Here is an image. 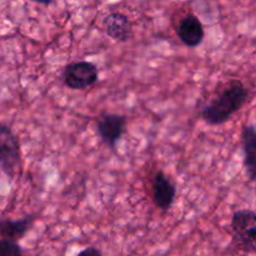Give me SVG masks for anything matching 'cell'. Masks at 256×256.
Instances as JSON below:
<instances>
[{
    "mask_svg": "<svg viewBox=\"0 0 256 256\" xmlns=\"http://www.w3.org/2000/svg\"><path fill=\"white\" fill-rule=\"evenodd\" d=\"M249 96L250 92L244 82L239 79H232L216 98L202 108V120L212 126L225 124L244 108Z\"/></svg>",
    "mask_w": 256,
    "mask_h": 256,
    "instance_id": "obj_1",
    "label": "cell"
},
{
    "mask_svg": "<svg viewBox=\"0 0 256 256\" xmlns=\"http://www.w3.org/2000/svg\"><path fill=\"white\" fill-rule=\"evenodd\" d=\"M232 242L246 254L256 250V214L252 209H240L232 218Z\"/></svg>",
    "mask_w": 256,
    "mask_h": 256,
    "instance_id": "obj_2",
    "label": "cell"
},
{
    "mask_svg": "<svg viewBox=\"0 0 256 256\" xmlns=\"http://www.w3.org/2000/svg\"><path fill=\"white\" fill-rule=\"evenodd\" d=\"M22 166V150L16 135L8 125L0 122V168L14 179Z\"/></svg>",
    "mask_w": 256,
    "mask_h": 256,
    "instance_id": "obj_3",
    "label": "cell"
},
{
    "mask_svg": "<svg viewBox=\"0 0 256 256\" xmlns=\"http://www.w3.org/2000/svg\"><path fill=\"white\" fill-rule=\"evenodd\" d=\"M62 80L69 89L84 90L99 80V69L86 60L70 62L64 68Z\"/></svg>",
    "mask_w": 256,
    "mask_h": 256,
    "instance_id": "obj_4",
    "label": "cell"
},
{
    "mask_svg": "<svg viewBox=\"0 0 256 256\" xmlns=\"http://www.w3.org/2000/svg\"><path fill=\"white\" fill-rule=\"evenodd\" d=\"M126 116L119 114H104L96 122V132L100 139L110 149L115 150L126 128Z\"/></svg>",
    "mask_w": 256,
    "mask_h": 256,
    "instance_id": "obj_5",
    "label": "cell"
},
{
    "mask_svg": "<svg viewBox=\"0 0 256 256\" xmlns=\"http://www.w3.org/2000/svg\"><path fill=\"white\" fill-rule=\"evenodd\" d=\"M152 202L162 212H168L172 206L176 196V186L172 180L159 170L152 179Z\"/></svg>",
    "mask_w": 256,
    "mask_h": 256,
    "instance_id": "obj_6",
    "label": "cell"
},
{
    "mask_svg": "<svg viewBox=\"0 0 256 256\" xmlns=\"http://www.w3.org/2000/svg\"><path fill=\"white\" fill-rule=\"evenodd\" d=\"M176 35L180 42L188 48H196L202 42L205 36L204 26L199 18L194 14H188L182 18L176 26Z\"/></svg>",
    "mask_w": 256,
    "mask_h": 256,
    "instance_id": "obj_7",
    "label": "cell"
},
{
    "mask_svg": "<svg viewBox=\"0 0 256 256\" xmlns=\"http://www.w3.org/2000/svg\"><path fill=\"white\" fill-rule=\"evenodd\" d=\"M242 148L245 172L250 182H254L256 179V129L254 124L242 126Z\"/></svg>",
    "mask_w": 256,
    "mask_h": 256,
    "instance_id": "obj_8",
    "label": "cell"
},
{
    "mask_svg": "<svg viewBox=\"0 0 256 256\" xmlns=\"http://www.w3.org/2000/svg\"><path fill=\"white\" fill-rule=\"evenodd\" d=\"M34 214L26 215V216L18 220L0 219V239H10L19 242L30 232V229L34 225Z\"/></svg>",
    "mask_w": 256,
    "mask_h": 256,
    "instance_id": "obj_9",
    "label": "cell"
},
{
    "mask_svg": "<svg viewBox=\"0 0 256 256\" xmlns=\"http://www.w3.org/2000/svg\"><path fill=\"white\" fill-rule=\"evenodd\" d=\"M105 32L112 40L125 42L132 36V24L126 15L122 12H112L104 20Z\"/></svg>",
    "mask_w": 256,
    "mask_h": 256,
    "instance_id": "obj_10",
    "label": "cell"
},
{
    "mask_svg": "<svg viewBox=\"0 0 256 256\" xmlns=\"http://www.w3.org/2000/svg\"><path fill=\"white\" fill-rule=\"evenodd\" d=\"M0 256H24V250L15 240L0 239Z\"/></svg>",
    "mask_w": 256,
    "mask_h": 256,
    "instance_id": "obj_11",
    "label": "cell"
},
{
    "mask_svg": "<svg viewBox=\"0 0 256 256\" xmlns=\"http://www.w3.org/2000/svg\"><path fill=\"white\" fill-rule=\"evenodd\" d=\"M76 256H104L102 252H100L98 248L95 246H88L85 249H82Z\"/></svg>",
    "mask_w": 256,
    "mask_h": 256,
    "instance_id": "obj_12",
    "label": "cell"
},
{
    "mask_svg": "<svg viewBox=\"0 0 256 256\" xmlns=\"http://www.w3.org/2000/svg\"><path fill=\"white\" fill-rule=\"evenodd\" d=\"M32 2H38V4H42V5H49L52 4V0H32Z\"/></svg>",
    "mask_w": 256,
    "mask_h": 256,
    "instance_id": "obj_13",
    "label": "cell"
}]
</instances>
